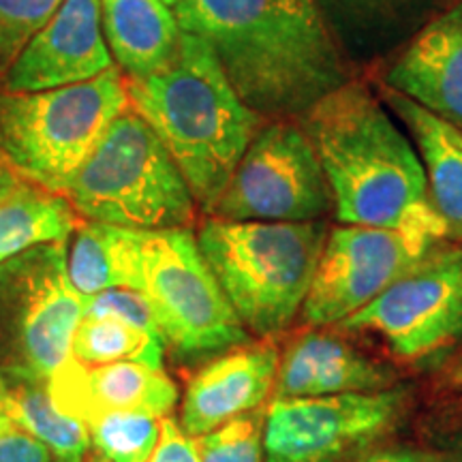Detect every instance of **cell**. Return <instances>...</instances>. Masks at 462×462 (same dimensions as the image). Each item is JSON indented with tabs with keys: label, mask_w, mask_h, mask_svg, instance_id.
<instances>
[{
	"label": "cell",
	"mask_w": 462,
	"mask_h": 462,
	"mask_svg": "<svg viewBox=\"0 0 462 462\" xmlns=\"http://www.w3.org/2000/svg\"><path fill=\"white\" fill-rule=\"evenodd\" d=\"M184 32L204 39L240 99L293 120L349 82L346 54L317 0H180Z\"/></svg>",
	"instance_id": "1"
},
{
	"label": "cell",
	"mask_w": 462,
	"mask_h": 462,
	"mask_svg": "<svg viewBox=\"0 0 462 462\" xmlns=\"http://www.w3.org/2000/svg\"><path fill=\"white\" fill-rule=\"evenodd\" d=\"M298 123L319 154L340 223L448 238L418 150L366 86L349 79Z\"/></svg>",
	"instance_id": "2"
},
{
	"label": "cell",
	"mask_w": 462,
	"mask_h": 462,
	"mask_svg": "<svg viewBox=\"0 0 462 462\" xmlns=\"http://www.w3.org/2000/svg\"><path fill=\"white\" fill-rule=\"evenodd\" d=\"M126 95L210 217L263 116L240 99L210 45L184 31L176 60L159 73L126 78Z\"/></svg>",
	"instance_id": "3"
},
{
	"label": "cell",
	"mask_w": 462,
	"mask_h": 462,
	"mask_svg": "<svg viewBox=\"0 0 462 462\" xmlns=\"http://www.w3.org/2000/svg\"><path fill=\"white\" fill-rule=\"evenodd\" d=\"M328 225L223 221L208 217L198 245L246 332L273 338L302 310Z\"/></svg>",
	"instance_id": "4"
},
{
	"label": "cell",
	"mask_w": 462,
	"mask_h": 462,
	"mask_svg": "<svg viewBox=\"0 0 462 462\" xmlns=\"http://www.w3.org/2000/svg\"><path fill=\"white\" fill-rule=\"evenodd\" d=\"M65 198L86 221L125 229L190 227L198 210L165 143L131 106L78 167Z\"/></svg>",
	"instance_id": "5"
},
{
	"label": "cell",
	"mask_w": 462,
	"mask_h": 462,
	"mask_svg": "<svg viewBox=\"0 0 462 462\" xmlns=\"http://www.w3.org/2000/svg\"><path fill=\"white\" fill-rule=\"evenodd\" d=\"M126 107L120 67L60 88L0 90V157L26 182L65 195L73 173Z\"/></svg>",
	"instance_id": "6"
},
{
	"label": "cell",
	"mask_w": 462,
	"mask_h": 462,
	"mask_svg": "<svg viewBox=\"0 0 462 462\" xmlns=\"http://www.w3.org/2000/svg\"><path fill=\"white\" fill-rule=\"evenodd\" d=\"M82 313L67 242L32 246L0 263V379L50 381L71 357Z\"/></svg>",
	"instance_id": "7"
},
{
	"label": "cell",
	"mask_w": 462,
	"mask_h": 462,
	"mask_svg": "<svg viewBox=\"0 0 462 462\" xmlns=\"http://www.w3.org/2000/svg\"><path fill=\"white\" fill-rule=\"evenodd\" d=\"M142 291L167 351L206 357L246 345L251 334L201 255L190 227L140 229Z\"/></svg>",
	"instance_id": "8"
},
{
	"label": "cell",
	"mask_w": 462,
	"mask_h": 462,
	"mask_svg": "<svg viewBox=\"0 0 462 462\" xmlns=\"http://www.w3.org/2000/svg\"><path fill=\"white\" fill-rule=\"evenodd\" d=\"M334 208L319 154L298 120L255 133L210 217L223 221L309 223Z\"/></svg>",
	"instance_id": "9"
},
{
	"label": "cell",
	"mask_w": 462,
	"mask_h": 462,
	"mask_svg": "<svg viewBox=\"0 0 462 462\" xmlns=\"http://www.w3.org/2000/svg\"><path fill=\"white\" fill-rule=\"evenodd\" d=\"M407 390L274 398L263 413L265 462H338L394 429Z\"/></svg>",
	"instance_id": "10"
},
{
	"label": "cell",
	"mask_w": 462,
	"mask_h": 462,
	"mask_svg": "<svg viewBox=\"0 0 462 462\" xmlns=\"http://www.w3.org/2000/svg\"><path fill=\"white\" fill-rule=\"evenodd\" d=\"M338 326L379 334L404 360H421L456 343L462 337V246L432 248Z\"/></svg>",
	"instance_id": "11"
},
{
	"label": "cell",
	"mask_w": 462,
	"mask_h": 462,
	"mask_svg": "<svg viewBox=\"0 0 462 462\" xmlns=\"http://www.w3.org/2000/svg\"><path fill=\"white\" fill-rule=\"evenodd\" d=\"M439 242L396 229L340 225L328 231L302 317L313 326L345 321L418 265Z\"/></svg>",
	"instance_id": "12"
},
{
	"label": "cell",
	"mask_w": 462,
	"mask_h": 462,
	"mask_svg": "<svg viewBox=\"0 0 462 462\" xmlns=\"http://www.w3.org/2000/svg\"><path fill=\"white\" fill-rule=\"evenodd\" d=\"M116 67L101 24V0H65L20 51L0 90L34 92L88 82Z\"/></svg>",
	"instance_id": "13"
},
{
	"label": "cell",
	"mask_w": 462,
	"mask_h": 462,
	"mask_svg": "<svg viewBox=\"0 0 462 462\" xmlns=\"http://www.w3.org/2000/svg\"><path fill=\"white\" fill-rule=\"evenodd\" d=\"M48 388L56 407L84 426L107 413H150L167 418L178 402V388L163 366L142 362L84 366L69 357L51 374Z\"/></svg>",
	"instance_id": "14"
},
{
	"label": "cell",
	"mask_w": 462,
	"mask_h": 462,
	"mask_svg": "<svg viewBox=\"0 0 462 462\" xmlns=\"http://www.w3.org/2000/svg\"><path fill=\"white\" fill-rule=\"evenodd\" d=\"M279 362L273 345H240L204 364L184 392L180 429L198 439L257 411L274 388Z\"/></svg>",
	"instance_id": "15"
},
{
	"label": "cell",
	"mask_w": 462,
	"mask_h": 462,
	"mask_svg": "<svg viewBox=\"0 0 462 462\" xmlns=\"http://www.w3.org/2000/svg\"><path fill=\"white\" fill-rule=\"evenodd\" d=\"M385 86L462 129V0L413 34Z\"/></svg>",
	"instance_id": "16"
},
{
	"label": "cell",
	"mask_w": 462,
	"mask_h": 462,
	"mask_svg": "<svg viewBox=\"0 0 462 462\" xmlns=\"http://www.w3.org/2000/svg\"><path fill=\"white\" fill-rule=\"evenodd\" d=\"M392 373L354 346L309 332L287 346L279 362L276 398H313L392 388Z\"/></svg>",
	"instance_id": "17"
},
{
	"label": "cell",
	"mask_w": 462,
	"mask_h": 462,
	"mask_svg": "<svg viewBox=\"0 0 462 462\" xmlns=\"http://www.w3.org/2000/svg\"><path fill=\"white\" fill-rule=\"evenodd\" d=\"M383 101L413 137L430 201L448 227V238L462 246V129L383 86Z\"/></svg>",
	"instance_id": "18"
},
{
	"label": "cell",
	"mask_w": 462,
	"mask_h": 462,
	"mask_svg": "<svg viewBox=\"0 0 462 462\" xmlns=\"http://www.w3.org/2000/svg\"><path fill=\"white\" fill-rule=\"evenodd\" d=\"M101 24L126 78L163 71L180 51L182 28L163 0H101Z\"/></svg>",
	"instance_id": "19"
},
{
	"label": "cell",
	"mask_w": 462,
	"mask_h": 462,
	"mask_svg": "<svg viewBox=\"0 0 462 462\" xmlns=\"http://www.w3.org/2000/svg\"><path fill=\"white\" fill-rule=\"evenodd\" d=\"M67 246V270L82 298L114 287L142 291L140 229L86 221L73 231Z\"/></svg>",
	"instance_id": "20"
},
{
	"label": "cell",
	"mask_w": 462,
	"mask_h": 462,
	"mask_svg": "<svg viewBox=\"0 0 462 462\" xmlns=\"http://www.w3.org/2000/svg\"><path fill=\"white\" fill-rule=\"evenodd\" d=\"M79 225L65 195L24 182L0 201V263L28 248L67 242Z\"/></svg>",
	"instance_id": "21"
},
{
	"label": "cell",
	"mask_w": 462,
	"mask_h": 462,
	"mask_svg": "<svg viewBox=\"0 0 462 462\" xmlns=\"http://www.w3.org/2000/svg\"><path fill=\"white\" fill-rule=\"evenodd\" d=\"M429 3L430 0H317L345 54H374L390 42H398Z\"/></svg>",
	"instance_id": "22"
},
{
	"label": "cell",
	"mask_w": 462,
	"mask_h": 462,
	"mask_svg": "<svg viewBox=\"0 0 462 462\" xmlns=\"http://www.w3.org/2000/svg\"><path fill=\"white\" fill-rule=\"evenodd\" d=\"M7 388L9 418L15 429L42 441L56 460L84 462L92 443L82 421L69 418L50 396L48 381L3 379Z\"/></svg>",
	"instance_id": "23"
},
{
	"label": "cell",
	"mask_w": 462,
	"mask_h": 462,
	"mask_svg": "<svg viewBox=\"0 0 462 462\" xmlns=\"http://www.w3.org/2000/svg\"><path fill=\"white\" fill-rule=\"evenodd\" d=\"M165 345L154 334L114 317H82L71 340V357L84 366L116 362H142L163 366Z\"/></svg>",
	"instance_id": "24"
},
{
	"label": "cell",
	"mask_w": 462,
	"mask_h": 462,
	"mask_svg": "<svg viewBox=\"0 0 462 462\" xmlns=\"http://www.w3.org/2000/svg\"><path fill=\"white\" fill-rule=\"evenodd\" d=\"M161 420L150 413H107L86 429L95 452L109 462H148L159 443Z\"/></svg>",
	"instance_id": "25"
},
{
	"label": "cell",
	"mask_w": 462,
	"mask_h": 462,
	"mask_svg": "<svg viewBox=\"0 0 462 462\" xmlns=\"http://www.w3.org/2000/svg\"><path fill=\"white\" fill-rule=\"evenodd\" d=\"M199 462H265L263 413L251 411L195 439Z\"/></svg>",
	"instance_id": "26"
},
{
	"label": "cell",
	"mask_w": 462,
	"mask_h": 462,
	"mask_svg": "<svg viewBox=\"0 0 462 462\" xmlns=\"http://www.w3.org/2000/svg\"><path fill=\"white\" fill-rule=\"evenodd\" d=\"M65 0H0V82Z\"/></svg>",
	"instance_id": "27"
},
{
	"label": "cell",
	"mask_w": 462,
	"mask_h": 462,
	"mask_svg": "<svg viewBox=\"0 0 462 462\" xmlns=\"http://www.w3.org/2000/svg\"><path fill=\"white\" fill-rule=\"evenodd\" d=\"M82 317H114V319L129 323L137 330L154 334V337L161 338L152 306H150L146 293L140 291V289L114 287L84 298Z\"/></svg>",
	"instance_id": "28"
},
{
	"label": "cell",
	"mask_w": 462,
	"mask_h": 462,
	"mask_svg": "<svg viewBox=\"0 0 462 462\" xmlns=\"http://www.w3.org/2000/svg\"><path fill=\"white\" fill-rule=\"evenodd\" d=\"M148 462H199L198 443L180 429L176 418L161 420V437Z\"/></svg>",
	"instance_id": "29"
},
{
	"label": "cell",
	"mask_w": 462,
	"mask_h": 462,
	"mask_svg": "<svg viewBox=\"0 0 462 462\" xmlns=\"http://www.w3.org/2000/svg\"><path fill=\"white\" fill-rule=\"evenodd\" d=\"M0 462H56V458L42 441L14 426L0 435Z\"/></svg>",
	"instance_id": "30"
},
{
	"label": "cell",
	"mask_w": 462,
	"mask_h": 462,
	"mask_svg": "<svg viewBox=\"0 0 462 462\" xmlns=\"http://www.w3.org/2000/svg\"><path fill=\"white\" fill-rule=\"evenodd\" d=\"M364 462H439V458L420 449H383Z\"/></svg>",
	"instance_id": "31"
},
{
	"label": "cell",
	"mask_w": 462,
	"mask_h": 462,
	"mask_svg": "<svg viewBox=\"0 0 462 462\" xmlns=\"http://www.w3.org/2000/svg\"><path fill=\"white\" fill-rule=\"evenodd\" d=\"M26 180L24 178H20L17 173L11 170V167L5 163V159L0 157V201H3L5 198H9L14 190H17L24 184Z\"/></svg>",
	"instance_id": "32"
},
{
	"label": "cell",
	"mask_w": 462,
	"mask_h": 462,
	"mask_svg": "<svg viewBox=\"0 0 462 462\" xmlns=\"http://www.w3.org/2000/svg\"><path fill=\"white\" fill-rule=\"evenodd\" d=\"M11 429H14V421H11L7 409V388H5V381L0 379V435Z\"/></svg>",
	"instance_id": "33"
},
{
	"label": "cell",
	"mask_w": 462,
	"mask_h": 462,
	"mask_svg": "<svg viewBox=\"0 0 462 462\" xmlns=\"http://www.w3.org/2000/svg\"><path fill=\"white\" fill-rule=\"evenodd\" d=\"M84 462H109V460H107V458H103V456H101V454L92 452V454H88V456H86V458H84Z\"/></svg>",
	"instance_id": "34"
},
{
	"label": "cell",
	"mask_w": 462,
	"mask_h": 462,
	"mask_svg": "<svg viewBox=\"0 0 462 462\" xmlns=\"http://www.w3.org/2000/svg\"><path fill=\"white\" fill-rule=\"evenodd\" d=\"M163 3H165V5H170V7L173 9V7H176L178 3H180V0H163Z\"/></svg>",
	"instance_id": "35"
},
{
	"label": "cell",
	"mask_w": 462,
	"mask_h": 462,
	"mask_svg": "<svg viewBox=\"0 0 462 462\" xmlns=\"http://www.w3.org/2000/svg\"><path fill=\"white\" fill-rule=\"evenodd\" d=\"M458 377H460V381H462V366H460V374H458Z\"/></svg>",
	"instance_id": "36"
},
{
	"label": "cell",
	"mask_w": 462,
	"mask_h": 462,
	"mask_svg": "<svg viewBox=\"0 0 462 462\" xmlns=\"http://www.w3.org/2000/svg\"><path fill=\"white\" fill-rule=\"evenodd\" d=\"M56 462H67V460H56Z\"/></svg>",
	"instance_id": "37"
}]
</instances>
